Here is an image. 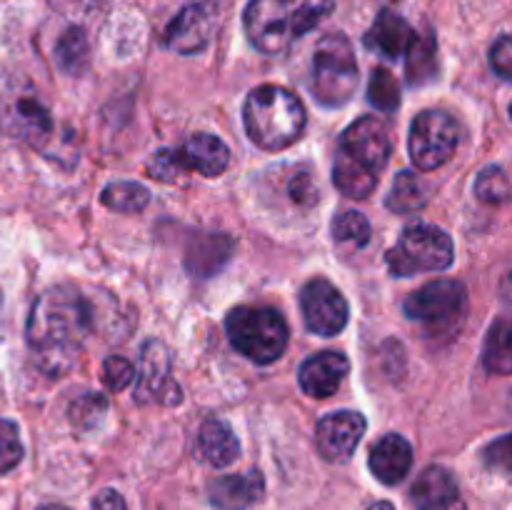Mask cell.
<instances>
[{
    "label": "cell",
    "mask_w": 512,
    "mask_h": 510,
    "mask_svg": "<svg viewBox=\"0 0 512 510\" xmlns=\"http://www.w3.org/2000/svg\"><path fill=\"white\" fill-rule=\"evenodd\" d=\"M368 100L383 113H393L400 105V85L388 68H375L368 83Z\"/></svg>",
    "instance_id": "obj_26"
},
{
    "label": "cell",
    "mask_w": 512,
    "mask_h": 510,
    "mask_svg": "<svg viewBox=\"0 0 512 510\" xmlns=\"http://www.w3.org/2000/svg\"><path fill=\"white\" fill-rule=\"evenodd\" d=\"M93 330V308L73 285L45 290L30 308L28 343L48 373L60 375L75 363Z\"/></svg>",
    "instance_id": "obj_1"
},
{
    "label": "cell",
    "mask_w": 512,
    "mask_h": 510,
    "mask_svg": "<svg viewBox=\"0 0 512 510\" xmlns=\"http://www.w3.org/2000/svg\"><path fill=\"white\" fill-rule=\"evenodd\" d=\"M100 200L115 213H140L148 205L150 193L145 185L135 183V180H115V183L105 185Z\"/></svg>",
    "instance_id": "obj_23"
},
{
    "label": "cell",
    "mask_w": 512,
    "mask_h": 510,
    "mask_svg": "<svg viewBox=\"0 0 512 510\" xmlns=\"http://www.w3.org/2000/svg\"><path fill=\"white\" fill-rule=\"evenodd\" d=\"M93 510H128V508H125V500L118 490L105 488L93 498Z\"/></svg>",
    "instance_id": "obj_35"
},
{
    "label": "cell",
    "mask_w": 512,
    "mask_h": 510,
    "mask_svg": "<svg viewBox=\"0 0 512 510\" xmlns=\"http://www.w3.org/2000/svg\"><path fill=\"white\" fill-rule=\"evenodd\" d=\"M460 143V128L445 110H425L410 125V160L420 170H438L455 155Z\"/></svg>",
    "instance_id": "obj_11"
},
{
    "label": "cell",
    "mask_w": 512,
    "mask_h": 510,
    "mask_svg": "<svg viewBox=\"0 0 512 510\" xmlns=\"http://www.w3.org/2000/svg\"><path fill=\"white\" fill-rule=\"evenodd\" d=\"M475 193L483 203H505L510 195V183H508V175H505L503 168L493 165V168H485L483 173L478 175L475 180Z\"/></svg>",
    "instance_id": "obj_30"
},
{
    "label": "cell",
    "mask_w": 512,
    "mask_h": 510,
    "mask_svg": "<svg viewBox=\"0 0 512 510\" xmlns=\"http://www.w3.org/2000/svg\"><path fill=\"white\" fill-rule=\"evenodd\" d=\"M230 163V150L218 135L198 133L180 148H163L150 158L148 173L158 180H175L183 170H195L205 178H215Z\"/></svg>",
    "instance_id": "obj_9"
},
{
    "label": "cell",
    "mask_w": 512,
    "mask_h": 510,
    "mask_svg": "<svg viewBox=\"0 0 512 510\" xmlns=\"http://www.w3.org/2000/svg\"><path fill=\"white\" fill-rule=\"evenodd\" d=\"M210 40V15L200 5H188L175 15L165 30V45L180 55H193L203 50Z\"/></svg>",
    "instance_id": "obj_18"
},
{
    "label": "cell",
    "mask_w": 512,
    "mask_h": 510,
    "mask_svg": "<svg viewBox=\"0 0 512 510\" xmlns=\"http://www.w3.org/2000/svg\"><path fill=\"white\" fill-rule=\"evenodd\" d=\"M370 470L383 485L403 483L413 468V445L398 433H388L373 445L368 458Z\"/></svg>",
    "instance_id": "obj_17"
},
{
    "label": "cell",
    "mask_w": 512,
    "mask_h": 510,
    "mask_svg": "<svg viewBox=\"0 0 512 510\" xmlns=\"http://www.w3.org/2000/svg\"><path fill=\"white\" fill-rule=\"evenodd\" d=\"M388 125L375 115L355 120L340 135L333 160V180L343 195L353 200H365L378 188L380 175L390 160Z\"/></svg>",
    "instance_id": "obj_2"
},
{
    "label": "cell",
    "mask_w": 512,
    "mask_h": 510,
    "mask_svg": "<svg viewBox=\"0 0 512 510\" xmlns=\"http://www.w3.org/2000/svg\"><path fill=\"white\" fill-rule=\"evenodd\" d=\"M428 203V193H425L423 183L418 180V175L410 173V170H400L395 175V183L390 188L388 198H385V208L393 210V213H415L423 205Z\"/></svg>",
    "instance_id": "obj_22"
},
{
    "label": "cell",
    "mask_w": 512,
    "mask_h": 510,
    "mask_svg": "<svg viewBox=\"0 0 512 510\" xmlns=\"http://www.w3.org/2000/svg\"><path fill=\"white\" fill-rule=\"evenodd\" d=\"M418 38L415 30L410 28V23L405 18H400L393 10H383L378 15V20L373 23V28L365 33V48L375 50L383 58H403L410 50L413 40Z\"/></svg>",
    "instance_id": "obj_20"
},
{
    "label": "cell",
    "mask_w": 512,
    "mask_h": 510,
    "mask_svg": "<svg viewBox=\"0 0 512 510\" xmlns=\"http://www.w3.org/2000/svg\"><path fill=\"white\" fill-rule=\"evenodd\" d=\"M58 63L63 65V70L68 73H78L80 65L85 63V55H88V40H85V33L80 28L65 30L63 38L58 40Z\"/></svg>",
    "instance_id": "obj_29"
},
{
    "label": "cell",
    "mask_w": 512,
    "mask_h": 510,
    "mask_svg": "<svg viewBox=\"0 0 512 510\" xmlns=\"http://www.w3.org/2000/svg\"><path fill=\"white\" fill-rule=\"evenodd\" d=\"M245 133L258 148L283 150L303 135L308 113L293 90L265 83L250 90L243 108Z\"/></svg>",
    "instance_id": "obj_4"
},
{
    "label": "cell",
    "mask_w": 512,
    "mask_h": 510,
    "mask_svg": "<svg viewBox=\"0 0 512 510\" xmlns=\"http://www.w3.org/2000/svg\"><path fill=\"white\" fill-rule=\"evenodd\" d=\"M405 315L430 338H455L468 315V290L458 280H433L405 300Z\"/></svg>",
    "instance_id": "obj_6"
},
{
    "label": "cell",
    "mask_w": 512,
    "mask_h": 510,
    "mask_svg": "<svg viewBox=\"0 0 512 510\" xmlns=\"http://www.w3.org/2000/svg\"><path fill=\"white\" fill-rule=\"evenodd\" d=\"M20 460H23V443H20L18 425L0 420V473H10Z\"/></svg>",
    "instance_id": "obj_31"
},
{
    "label": "cell",
    "mask_w": 512,
    "mask_h": 510,
    "mask_svg": "<svg viewBox=\"0 0 512 510\" xmlns=\"http://www.w3.org/2000/svg\"><path fill=\"white\" fill-rule=\"evenodd\" d=\"M135 398L138 403L158 400L165 405L180 403V390L170 380V353L160 340H148L140 353V368L135 370Z\"/></svg>",
    "instance_id": "obj_13"
},
{
    "label": "cell",
    "mask_w": 512,
    "mask_h": 510,
    "mask_svg": "<svg viewBox=\"0 0 512 510\" xmlns=\"http://www.w3.org/2000/svg\"><path fill=\"white\" fill-rule=\"evenodd\" d=\"M333 238L340 245H350V248H363L370 240V223L363 213L358 210H345L333 220Z\"/></svg>",
    "instance_id": "obj_28"
},
{
    "label": "cell",
    "mask_w": 512,
    "mask_h": 510,
    "mask_svg": "<svg viewBox=\"0 0 512 510\" xmlns=\"http://www.w3.org/2000/svg\"><path fill=\"white\" fill-rule=\"evenodd\" d=\"M365 435V418L355 410H335L318 423V453L328 463H345Z\"/></svg>",
    "instance_id": "obj_14"
},
{
    "label": "cell",
    "mask_w": 512,
    "mask_h": 510,
    "mask_svg": "<svg viewBox=\"0 0 512 510\" xmlns=\"http://www.w3.org/2000/svg\"><path fill=\"white\" fill-rule=\"evenodd\" d=\"M368 510H395V508H393V503H388V500H378V503L370 505Z\"/></svg>",
    "instance_id": "obj_36"
},
{
    "label": "cell",
    "mask_w": 512,
    "mask_h": 510,
    "mask_svg": "<svg viewBox=\"0 0 512 510\" xmlns=\"http://www.w3.org/2000/svg\"><path fill=\"white\" fill-rule=\"evenodd\" d=\"M455 245L445 230L435 225H408L398 243L388 250L385 263L398 278H410L418 273H438L453 265Z\"/></svg>",
    "instance_id": "obj_8"
},
{
    "label": "cell",
    "mask_w": 512,
    "mask_h": 510,
    "mask_svg": "<svg viewBox=\"0 0 512 510\" xmlns=\"http://www.w3.org/2000/svg\"><path fill=\"white\" fill-rule=\"evenodd\" d=\"M265 495V480L258 470L240 475H225L210 485V503L220 510H245L260 503Z\"/></svg>",
    "instance_id": "obj_19"
},
{
    "label": "cell",
    "mask_w": 512,
    "mask_h": 510,
    "mask_svg": "<svg viewBox=\"0 0 512 510\" xmlns=\"http://www.w3.org/2000/svg\"><path fill=\"white\" fill-rule=\"evenodd\" d=\"M40 510H68V508H63V505H45V508Z\"/></svg>",
    "instance_id": "obj_37"
},
{
    "label": "cell",
    "mask_w": 512,
    "mask_h": 510,
    "mask_svg": "<svg viewBox=\"0 0 512 510\" xmlns=\"http://www.w3.org/2000/svg\"><path fill=\"white\" fill-rule=\"evenodd\" d=\"M483 363L493 375H510V370H512L510 323L505 318H500L498 323L490 328L488 340H485Z\"/></svg>",
    "instance_id": "obj_24"
},
{
    "label": "cell",
    "mask_w": 512,
    "mask_h": 510,
    "mask_svg": "<svg viewBox=\"0 0 512 510\" xmlns=\"http://www.w3.org/2000/svg\"><path fill=\"white\" fill-rule=\"evenodd\" d=\"M305 328L320 338H333L348 325V300L325 278H313L300 290Z\"/></svg>",
    "instance_id": "obj_12"
},
{
    "label": "cell",
    "mask_w": 512,
    "mask_h": 510,
    "mask_svg": "<svg viewBox=\"0 0 512 510\" xmlns=\"http://www.w3.org/2000/svg\"><path fill=\"white\" fill-rule=\"evenodd\" d=\"M358 88V63L353 45L343 33L325 35L313 55V90L315 100L325 108H340L353 98Z\"/></svg>",
    "instance_id": "obj_7"
},
{
    "label": "cell",
    "mask_w": 512,
    "mask_h": 510,
    "mask_svg": "<svg viewBox=\"0 0 512 510\" xmlns=\"http://www.w3.org/2000/svg\"><path fill=\"white\" fill-rule=\"evenodd\" d=\"M435 38L433 35H423L415 38L408 50V80L410 83L420 85L435 73Z\"/></svg>",
    "instance_id": "obj_27"
},
{
    "label": "cell",
    "mask_w": 512,
    "mask_h": 510,
    "mask_svg": "<svg viewBox=\"0 0 512 510\" xmlns=\"http://www.w3.org/2000/svg\"><path fill=\"white\" fill-rule=\"evenodd\" d=\"M410 500L418 510H463L458 483L443 465H430L418 475L410 490Z\"/></svg>",
    "instance_id": "obj_16"
},
{
    "label": "cell",
    "mask_w": 512,
    "mask_h": 510,
    "mask_svg": "<svg viewBox=\"0 0 512 510\" xmlns=\"http://www.w3.org/2000/svg\"><path fill=\"white\" fill-rule=\"evenodd\" d=\"M198 455L213 468H225L238 460L240 443L223 420L208 418L198 433Z\"/></svg>",
    "instance_id": "obj_21"
},
{
    "label": "cell",
    "mask_w": 512,
    "mask_h": 510,
    "mask_svg": "<svg viewBox=\"0 0 512 510\" xmlns=\"http://www.w3.org/2000/svg\"><path fill=\"white\" fill-rule=\"evenodd\" d=\"M0 133L13 140L43 148L53 135V118L30 85H5L0 90Z\"/></svg>",
    "instance_id": "obj_10"
},
{
    "label": "cell",
    "mask_w": 512,
    "mask_h": 510,
    "mask_svg": "<svg viewBox=\"0 0 512 510\" xmlns=\"http://www.w3.org/2000/svg\"><path fill=\"white\" fill-rule=\"evenodd\" d=\"M490 65L503 80L512 78V40L510 35H500L490 50Z\"/></svg>",
    "instance_id": "obj_34"
},
{
    "label": "cell",
    "mask_w": 512,
    "mask_h": 510,
    "mask_svg": "<svg viewBox=\"0 0 512 510\" xmlns=\"http://www.w3.org/2000/svg\"><path fill=\"white\" fill-rule=\"evenodd\" d=\"M135 380V368L130 360H125L123 355H108L103 363V383L105 388L120 393V390L128 388Z\"/></svg>",
    "instance_id": "obj_32"
},
{
    "label": "cell",
    "mask_w": 512,
    "mask_h": 510,
    "mask_svg": "<svg viewBox=\"0 0 512 510\" xmlns=\"http://www.w3.org/2000/svg\"><path fill=\"white\" fill-rule=\"evenodd\" d=\"M350 373V360L338 350H323L300 365V388L313 398H330L340 390L345 375Z\"/></svg>",
    "instance_id": "obj_15"
},
{
    "label": "cell",
    "mask_w": 512,
    "mask_h": 510,
    "mask_svg": "<svg viewBox=\"0 0 512 510\" xmlns=\"http://www.w3.org/2000/svg\"><path fill=\"white\" fill-rule=\"evenodd\" d=\"M210 253L213 255H228L230 253V240L225 238V235H208V238L198 240L195 245H190L188 250V270L190 273H198L200 278H208L210 273H215V270L220 268L223 263H218L215 258H210Z\"/></svg>",
    "instance_id": "obj_25"
},
{
    "label": "cell",
    "mask_w": 512,
    "mask_h": 510,
    "mask_svg": "<svg viewBox=\"0 0 512 510\" xmlns=\"http://www.w3.org/2000/svg\"><path fill=\"white\" fill-rule=\"evenodd\" d=\"M105 415V398L98 393H85L83 398L70 405V420L75 425H93V420H100Z\"/></svg>",
    "instance_id": "obj_33"
},
{
    "label": "cell",
    "mask_w": 512,
    "mask_h": 510,
    "mask_svg": "<svg viewBox=\"0 0 512 510\" xmlns=\"http://www.w3.org/2000/svg\"><path fill=\"white\" fill-rule=\"evenodd\" d=\"M333 0H250L243 25L260 53H285L333 13Z\"/></svg>",
    "instance_id": "obj_3"
},
{
    "label": "cell",
    "mask_w": 512,
    "mask_h": 510,
    "mask_svg": "<svg viewBox=\"0 0 512 510\" xmlns=\"http://www.w3.org/2000/svg\"><path fill=\"white\" fill-rule=\"evenodd\" d=\"M225 330L240 355L260 365L275 363L285 353L290 340L288 323L273 308L238 305L225 318Z\"/></svg>",
    "instance_id": "obj_5"
}]
</instances>
